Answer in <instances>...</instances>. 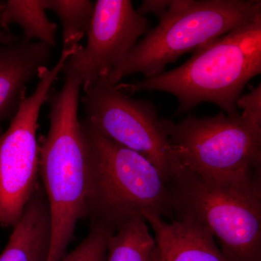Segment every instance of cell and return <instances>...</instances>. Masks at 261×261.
I'll return each instance as SVG.
<instances>
[{
  "instance_id": "12",
  "label": "cell",
  "mask_w": 261,
  "mask_h": 261,
  "mask_svg": "<svg viewBox=\"0 0 261 261\" xmlns=\"http://www.w3.org/2000/svg\"><path fill=\"white\" fill-rule=\"evenodd\" d=\"M50 211L42 184L37 188L10 234L0 261H47L50 250Z\"/></svg>"
},
{
  "instance_id": "14",
  "label": "cell",
  "mask_w": 261,
  "mask_h": 261,
  "mask_svg": "<svg viewBox=\"0 0 261 261\" xmlns=\"http://www.w3.org/2000/svg\"><path fill=\"white\" fill-rule=\"evenodd\" d=\"M0 24L5 29L17 24L23 30L24 39L50 47L57 45V25L47 18L44 0L0 2Z\"/></svg>"
},
{
  "instance_id": "4",
  "label": "cell",
  "mask_w": 261,
  "mask_h": 261,
  "mask_svg": "<svg viewBox=\"0 0 261 261\" xmlns=\"http://www.w3.org/2000/svg\"><path fill=\"white\" fill-rule=\"evenodd\" d=\"M259 13L261 2L257 0H173L159 25L103 80L116 86L134 73L146 79L161 74L185 53H195Z\"/></svg>"
},
{
  "instance_id": "13",
  "label": "cell",
  "mask_w": 261,
  "mask_h": 261,
  "mask_svg": "<svg viewBox=\"0 0 261 261\" xmlns=\"http://www.w3.org/2000/svg\"><path fill=\"white\" fill-rule=\"evenodd\" d=\"M105 261H160L159 246L142 215L130 218L110 237Z\"/></svg>"
},
{
  "instance_id": "2",
  "label": "cell",
  "mask_w": 261,
  "mask_h": 261,
  "mask_svg": "<svg viewBox=\"0 0 261 261\" xmlns=\"http://www.w3.org/2000/svg\"><path fill=\"white\" fill-rule=\"evenodd\" d=\"M261 72V13L196 50L185 64L135 84H117L130 94L161 91L179 101L178 113L214 103L227 116L240 115L237 102L246 84Z\"/></svg>"
},
{
  "instance_id": "16",
  "label": "cell",
  "mask_w": 261,
  "mask_h": 261,
  "mask_svg": "<svg viewBox=\"0 0 261 261\" xmlns=\"http://www.w3.org/2000/svg\"><path fill=\"white\" fill-rule=\"evenodd\" d=\"M114 232L107 225L92 221L87 238L74 250L65 254L61 261L106 260L108 240Z\"/></svg>"
},
{
  "instance_id": "3",
  "label": "cell",
  "mask_w": 261,
  "mask_h": 261,
  "mask_svg": "<svg viewBox=\"0 0 261 261\" xmlns=\"http://www.w3.org/2000/svg\"><path fill=\"white\" fill-rule=\"evenodd\" d=\"M81 122L88 147L91 220L116 231L145 211L173 219L168 184L159 170L138 152L101 135L85 120Z\"/></svg>"
},
{
  "instance_id": "1",
  "label": "cell",
  "mask_w": 261,
  "mask_h": 261,
  "mask_svg": "<svg viewBox=\"0 0 261 261\" xmlns=\"http://www.w3.org/2000/svg\"><path fill=\"white\" fill-rule=\"evenodd\" d=\"M65 80L51 101L49 129L39 147V173L51 221L47 261H61L75 226L88 216L89 152L79 120L82 79L64 70Z\"/></svg>"
},
{
  "instance_id": "17",
  "label": "cell",
  "mask_w": 261,
  "mask_h": 261,
  "mask_svg": "<svg viewBox=\"0 0 261 261\" xmlns=\"http://www.w3.org/2000/svg\"><path fill=\"white\" fill-rule=\"evenodd\" d=\"M237 107L243 109L244 115L252 121L261 125V85L251 89L247 95L241 96Z\"/></svg>"
},
{
  "instance_id": "10",
  "label": "cell",
  "mask_w": 261,
  "mask_h": 261,
  "mask_svg": "<svg viewBox=\"0 0 261 261\" xmlns=\"http://www.w3.org/2000/svg\"><path fill=\"white\" fill-rule=\"evenodd\" d=\"M51 48L15 35L0 40V123L15 116L27 84L47 68Z\"/></svg>"
},
{
  "instance_id": "7",
  "label": "cell",
  "mask_w": 261,
  "mask_h": 261,
  "mask_svg": "<svg viewBox=\"0 0 261 261\" xmlns=\"http://www.w3.org/2000/svg\"><path fill=\"white\" fill-rule=\"evenodd\" d=\"M84 92L85 121L101 135L145 157L169 183L183 166L152 102L134 99L103 79Z\"/></svg>"
},
{
  "instance_id": "18",
  "label": "cell",
  "mask_w": 261,
  "mask_h": 261,
  "mask_svg": "<svg viewBox=\"0 0 261 261\" xmlns=\"http://www.w3.org/2000/svg\"><path fill=\"white\" fill-rule=\"evenodd\" d=\"M171 2L167 0H145L137 11L144 16L147 13H154L160 18L168 10Z\"/></svg>"
},
{
  "instance_id": "11",
  "label": "cell",
  "mask_w": 261,
  "mask_h": 261,
  "mask_svg": "<svg viewBox=\"0 0 261 261\" xmlns=\"http://www.w3.org/2000/svg\"><path fill=\"white\" fill-rule=\"evenodd\" d=\"M142 216L154 230L160 261H229L214 237L188 213H180L168 221L153 212Z\"/></svg>"
},
{
  "instance_id": "15",
  "label": "cell",
  "mask_w": 261,
  "mask_h": 261,
  "mask_svg": "<svg viewBox=\"0 0 261 261\" xmlns=\"http://www.w3.org/2000/svg\"><path fill=\"white\" fill-rule=\"evenodd\" d=\"M46 10L54 12L63 27V51L75 49L88 31L94 4L87 0H44Z\"/></svg>"
},
{
  "instance_id": "8",
  "label": "cell",
  "mask_w": 261,
  "mask_h": 261,
  "mask_svg": "<svg viewBox=\"0 0 261 261\" xmlns=\"http://www.w3.org/2000/svg\"><path fill=\"white\" fill-rule=\"evenodd\" d=\"M75 49L63 51L51 68L39 73L37 88L22 100L5 132L0 130V226H14L37 188L39 146L38 118L66 61Z\"/></svg>"
},
{
  "instance_id": "5",
  "label": "cell",
  "mask_w": 261,
  "mask_h": 261,
  "mask_svg": "<svg viewBox=\"0 0 261 261\" xmlns=\"http://www.w3.org/2000/svg\"><path fill=\"white\" fill-rule=\"evenodd\" d=\"M174 217L188 213L229 261H261V178L205 181L182 168L168 183Z\"/></svg>"
},
{
  "instance_id": "6",
  "label": "cell",
  "mask_w": 261,
  "mask_h": 261,
  "mask_svg": "<svg viewBox=\"0 0 261 261\" xmlns=\"http://www.w3.org/2000/svg\"><path fill=\"white\" fill-rule=\"evenodd\" d=\"M163 122L181 166L198 177L216 182L261 178V125L243 113L188 115L178 123Z\"/></svg>"
},
{
  "instance_id": "9",
  "label": "cell",
  "mask_w": 261,
  "mask_h": 261,
  "mask_svg": "<svg viewBox=\"0 0 261 261\" xmlns=\"http://www.w3.org/2000/svg\"><path fill=\"white\" fill-rule=\"evenodd\" d=\"M149 22L137 13L128 0H98L93 12L85 47L79 45L64 69L82 79L83 89L106 79L148 32Z\"/></svg>"
}]
</instances>
